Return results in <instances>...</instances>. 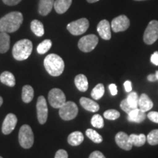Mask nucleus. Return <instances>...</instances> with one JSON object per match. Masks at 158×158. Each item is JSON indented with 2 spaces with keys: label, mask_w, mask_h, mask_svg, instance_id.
I'll return each instance as SVG.
<instances>
[{
  "label": "nucleus",
  "mask_w": 158,
  "mask_h": 158,
  "mask_svg": "<svg viewBox=\"0 0 158 158\" xmlns=\"http://www.w3.org/2000/svg\"><path fill=\"white\" fill-rule=\"evenodd\" d=\"M23 15L20 12H11L0 19V32H15L23 23Z\"/></svg>",
  "instance_id": "obj_1"
},
{
  "label": "nucleus",
  "mask_w": 158,
  "mask_h": 158,
  "mask_svg": "<svg viewBox=\"0 0 158 158\" xmlns=\"http://www.w3.org/2000/svg\"><path fill=\"white\" fill-rule=\"evenodd\" d=\"M44 67L51 76L56 77L60 76L64 71V62L59 55L51 54L45 58Z\"/></svg>",
  "instance_id": "obj_2"
},
{
  "label": "nucleus",
  "mask_w": 158,
  "mask_h": 158,
  "mask_svg": "<svg viewBox=\"0 0 158 158\" xmlns=\"http://www.w3.org/2000/svg\"><path fill=\"white\" fill-rule=\"evenodd\" d=\"M33 45L31 41L27 39L21 40L13 45V56L18 61H23L28 59L32 52Z\"/></svg>",
  "instance_id": "obj_3"
},
{
  "label": "nucleus",
  "mask_w": 158,
  "mask_h": 158,
  "mask_svg": "<svg viewBox=\"0 0 158 158\" xmlns=\"http://www.w3.org/2000/svg\"><path fill=\"white\" fill-rule=\"evenodd\" d=\"M19 143L24 149H29L34 143V134L30 126L23 124L20 128L19 133Z\"/></svg>",
  "instance_id": "obj_4"
},
{
  "label": "nucleus",
  "mask_w": 158,
  "mask_h": 158,
  "mask_svg": "<svg viewBox=\"0 0 158 158\" xmlns=\"http://www.w3.org/2000/svg\"><path fill=\"white\" fill-rule=\"evenodd\" d=\"M78 106L72 101H66L62 107L59 108V116L65 121L73 119L78 115Z\"/></svg>",
  "instance_id": "obj_5"
},
{
  "label": "nucleus",
  "mask_w": 158,
  "mask_h": 158,
  "mask_svg": "<svg viewBox=\"0 0 158 158\" xmlns=\"http://www.w3.org/2000/svg\"><path fill=\"white\" fill-rule=\"evenodd\" d=\"M89 27V21L85 18H83L68 23L67 26V29L70 31V34L78 36L86 32Z\"/></svg>",
  "instance_id": "obj_6"
},
{
  "label": "nucleus",
  "mask_w": 158,
  "mask_h": 158,
  "mask_svg": "<svg viewBox=\"0 0 158 158\" xmlns=\"http://www.w3.org/2000/svg\"><path fill=\"white\" fill-rule=\"evenodd\" d=\"M158 40V21H151L143 34V41L147 45H152Z\"/></svg>",
  "instance_id": "obj_7"
},
{
  "label": "nucleus",
  "mask_w": 158,
  "mask_h": 158,
  "mask_svg": "<svg viewBox=\"0 0 158 158\" xmlns=\"http://www.w3.org/2000/svg\"><path fill=\"white\" fill-rule=\"evenodd\" d=\"M98 37L95 35H88L79 40L78 48L83 52L88 53L93 51L98 43Z\"/></svg>",
  "instance_id": "obj_8"
},
{
  "label": "nucleus",
  "mask_w": 158,
  "mask_h": 158,
  "mask_svg": "<svg viewBox=\"0 0 158 158\" xmlns=\"http://www.w3.org/2000/svg\"><path fill=\"white\" fill-rule=\"evenodd\" d=\"M48 98L49 103L54 108H61L66 102V97L64 92L57 88L52 89L49 92Z\"/></svg>",
  "instance_id": "obj_9"
},
{
  "label": "nucleus",
  "mask_w": 158,
  "mask_h": 158,
  "mask_svg": "<svg viewBox=\"0 0 158 158\" xmlns=\"http://www.w3.org/2000/svg\"><path fill=\"white\" fill-rule=\"evenodd\" d=\"M37 119L40 124H44L48 118V106L45 98L43 96H40L37 102Z\"/></svg>",
  "instance_id": "obj_10"
},
{
  "label": "nucleus",
  "mask_w": 158,
  "mask_h": 158,
  "mask_svg": "<svg viewBox=\"0 0 158 158\" xmlns=\"http://www.w3.org/2000/svg\"><path fill=\"white\" fill-rule=\"evenodd\" d=\"M130 27V20L124 15H121L112 20L111 29L114 32L126 31Z\"/></svg>",
  "instance_id": "obj_11"
},
{
  "label": "nucleus",
  "mask_w": 158,
  "mask_h": 158,
  "mask_svg": "<svg viewBox=\"0 0 158 158\" xmlns=\"http://www.w3.org/2000/svg\"><path fill=\"white\" fill-rule=\"evenodd\" d=\"M18 122L17 116L13 114H8L4 119L2 131L5 135L11 133L15 129Z\"/></svg>",
  "instance_id": "obj_12"
},
{
  "label": "nucleus",
  "mask_w": 158,
  "mask_h": 158,
  "mask_svg": "<svg viewBox=\"0 0 158 158\" xmlns=\"http://www.w3.org/2000/svg\"><path fill=\"white\" fill-rule=\"evenodd\" d=\"M115 141L117 145L121 149L130 151L133 147V143L130 141V136L124 132H118L115 136Z\"/></svg>",
  "instance_id": "obj_13"
},
{
  "label": "nucleus",
  "mask_w": 158,
  "mask_h": 158,
  "mask_svg": "<svg viewBox=\"0 0 158 158\" xmlns=\"http://www.w3.org/2000/svg\"><path fill=\"white\" fill-rule=\"evenodd\" d=\"M97 30L102 39L108 40L111 38L110 24L107 20H102L101 21H100L97 27Z\"/></svg>",
  "instance_id": "obj_14"
},
{
  "label": "nucleus",
  "mask_w": 158,
  "mask_h": 158,
  "mask_svg": "<svg viewBox=\"0 0 158 158\" xmlns=\"http://www.w3.org/2000/svg\"><path fill=\"white\" fill-rule=\"evenodd\" d=\"M128 114L127 119L128 121L131 122H135V123H141L143 122L146 118L145 112L142 111L139 108H133L130 111Z\"/></svg>",
  "instance_id": "obj_15"
},
{
  "label": "nucleus",
  "mask_w": 158,
  "mask_h": 158,
  "mask_svg": "<svg viewBox=\"0 0 158 158\" xmlns=\"http://www.w3.org/2000/svg\"><path fill=\"white\" fill-rule=\"evenodd\" d=\"M153 106L154 103L152 100L150 99L149 97L144 93L142 94L138 100V108L146 113L147 111L151 110L153 108Z\"/></svg>",
  "instance_id": "obj_16"
},
{
  "label": "nucleus",
  "mask_w": 158,
  "mask_h": 158,
  "mask_svg": "<svg viewBox=\"0 0 158 158\" xmlns=\"http://www.w3.org/2000/svg\"><path fill=\"white\" fill-rule=\"evenodd\" d=\"M54 0H40L38 5V12L41 15L45 16L52 10L54 5Z\"/></svg>",
  "instance_id": "obj_17"
},
{
  "label": "nucleus",
  "mask_w": 158,
  "mask_h": 158,
  "mask_svg": "<svg viewBox=\"0 0 158 158\" xmlns=\"http://www.w3.org/2000/svg\"><path fill=\"white\" fill-rule=\"evenodd\" d=\"M80 104L85 110L90 112H97L100 109V106L95 101L84 97L80 99Z\"/></svg>",
  "instance_id": "obj_18"
},
{
  "label": "nucleus",
  "mask_w": 158,
  "mask_h": 158,
  "mask_svg": "<svg viewBox=\"0 0 158 158\" xmlns=\"http://www.w3.org/2000/svg\"><path fill=\"white\" fill-rule=\"evenodd\" d=\"M72 0H55L54 7L59 14H63L70 8Z\"/></svg>",
  "instance_id": "obj_19"
},
{
  "label": "nucleus",
  "mask_w": 158,
  "mask_h": 158,
  "mask_svg": "<svg viewBox=\"0 0 158 158\" xmlns=\"http://www.w3.org/2000/svg\"><path fill=\"white\" fill-rule=\"evenodd\" d=\"M84 136L81 132L76 131L70 133L68 135V141L70 145L73 146V147H76V146L80 145L84 141Z\"/></svg>",
  "instance_id": "obj_20"
},
{
  "label": "nucleus",
  "mask_w": 158,
  "mask_h": 158,
  "mask_svg": "<svg viewBox=\"0 0 158 158\" xmlns=\"http://www.w3.org/2000/svg\"><path fill=\"white\" fill-rule=\"evenodd\" d=\"M75 84L81 92H86L88 89L89 83L87 78L84 74H79L75 78Z\"/></svg>",
  "instance_id": "obj_21"
},
{
  "label": "nucleus",
  "mask_w": 158,
  "mask_h": 158,
  "mask_svg": "<svg viewBox=\"0 0 158 158\" xmlns=\"http://www.w3.org/2000/svg\"><path fill=\"white\" fill-rule=\"evenodd\" d=\"M10 45V37L7 32H0V54L7 52Z\"/></svg>",
  "instance_id": "obj_22"
},
{
  "label": "nucleus",
  "mask_w": 158,
  "mask_h": 158,
  "mask_svg": "<svg viewBox=\"0 0 158 158\" xmlns=\"http://www.w3.org/2000/svg\"><path fill=\"white\" fill-rule=\"evenodd\" d=\"M0 81L10 87H13L15 85V76L9 71H5L0 75Z\"/></svg>",
  "instance_id": "obj_23"
},
{
  "label": "nucleus",
  "mask_w": 158,
  "mask_h": 158,
  "mask_svg": "<svg viewBox=\"0 0 158 158\" xmlns=\"http://www.w3.org/2000/svg\"><path fill=\"white\" fill-rule=\"evenodd\" d=\"M31 30L37 37H42L45 33L44 26L38 20H33L31 22Z\"/></svg>",
  "instance_id": "obj_24"
},
{
  "label": "nucleus",
  "mask_w": 158,
  "mask_h": 158,
  "mask_svg": "<svg viewBox=\"0 0 158 158\" xmlns=\"http://www.w3.org/2000/svg\"><path fill=\"white\" fill-rule=\"evenodd\" d=\"M34 98V89L29 85H25L22 88V100L26 103H29Z\"/></svg>",
  "instance_id": "obj_25"
},
{
  "label": "nucleus",
  "mask_w": 158,
  "mask_h": 158,
  "mask_svg": "<svg viewBox=\"0 0 158 158\" xmlns=\"http://www.w3.org/2000/svg\"><path fill=\"white\" fill-rule=\"evenodd\" d=\"M129 136L132 143H133V145L135 146V147H142V146L144 145V143H146V141H147V136L143 133L139 134V135L131 134V135Z\"/></svg>",
  "instance_id": "obj_26"
},
{
  "label": "nucleus",
  "mask_w": 158,
  "mask_h": 158,
  "mask_svg": "<svg viewBox=\"0 0 158 158\" xmlns=\"http://www.w3.org/2000/svg\"><path fill=\"white\" fill-rule=\"evenodd\" d=\"M105 93V87L102 84H98L91 92V96L94 100H100Z\"/></svg>",
  "instance_id": "obj_27"
},
{
  "label": "nucleus",
  "mask_w": 158,
  "mask_h": 158,
  "mask_svg": "<svg viewBox=\"0 0 158 158\" xmlns=\"http://www.w3.org/2000/svg\"><path fill=\"white\" fill-rule=\"evenodd\" d=\"M52 46V42L51 40H45L42 43L38 45L37 48V51L39 54H45L50 50Z\"/></svg>",
  "instance_id": "obj_28"
},
{
  "label": "nucleus",
  "mask_w": 158,
  "mask_h": 158,
  "mask_svg": "<svg viewBox=\"0 0 158 158\" xmlns=\"http://www.w3.org/2000/svg\"><path fill=\"white\" fill-rule=\"evenodd\" d=\"M86 135L87 137L92 140L94 143H100L102 141V137L98 132L92 129H87L86 130Z\"/></svg>",
  "instance_id": "obj_29"
},
{
  "label": "nucleus",
  "mask_w": 158,
  "mask_h": 158,
  "mask_svg": "<svg viewBox=\"0 0 158 158\" xmlns=\"http://www.w3.org/2000/svg\"><path fill=\"white\" fill-rule=\"evenodd\" d=\"M127 99L128 103L131 108H138V100H139V97L137 92H130L129 93V95L127 96Z\"/></svg>",
  "instance_id": "obj_30"
},
{
  "label": "nucleus",
  "mask_w": 158,
  "mask_h": 158,
  "mask_svg": "<svg viewBox=\"0 0 158 158\" xmlns=\"http://www.w3.org/2000/svg\"><path fill=\"white\" fill-rule=\"evenodd\" d=\"M91 124L94 127L101 129L104 127V120L100 114H94L91 119Z\"/></svg>",
  "instance_id": "obj_31"
},
{
  "label": "nucleus",
  "mask_w": 158,
  "mask_h": 158,
  "mask_svg": "<svg viewBox=\"0 0 158 158\" xmlns=\"http://www.w3.org/2000/svg\"><path fill=\"white\" fill-rule=\"evenodd\" d=\"M147 141L152 146L158 144V129L152 130L147 136Z\"/></svg>",
  "instance_id": "obj_32"
},
{
  "label": "nucleus",
  "mask_w": 158,
  "mask_h": 158,
  "mask_svg": "<svg viewBox=\"0 0 158 158\" xmlns=\"http://www.w3.org/2000/svg\"><path fill=\"white\" fill-rule=\"evenodd\" d=\"M103 116L105 118L108 120H115L116 118H119L120 113L116 110L109 109L104 112Z\"/></svg>",
  "instance_id": "obj_33"
},
{
  "label": "nucleus",
  "mask_w": 158,
  "mask_h": 158,
  "mask_svg": "<svg viewBox=\"0 0 158 158\" xmlns=\"http://www.w3.org/2000/svg\"><path fill=\"white\" fill-rule=\"evenodd\" d=\"M120 108L127 114H129L130 110L133 109V108H131V106L129 105V103H128L127 99H124V100H123L121 102V103H120Z\"/></svg>",
  "instance_id": "obj_34"
},
{
  "label": "nucleus",
  "mask_w": 158,
  "mask_h": 158,
  "mask_svg": "<svg viewBox=\"0 0 158 158\" xmlns=\"http://www.w3.org/2000/svg\"><path fill=\"white\" fill-rule=\"evenodd\" d=\"M147 117L150 121L158 123V112L157 111H151L147 114Z\"/></svg>",
  "instance_id": "obj_35"
},
{
  "label": "nucleus",
  "mask_w": 158,
  "mask_h": 158,
  "mask_svg": "<svg viewBox=\"0 0 158 158\" xmlns=\"http://www.w3.org/2000/svg\"><path fill=\"white\" fill-rule=\"evenodd\" d=\"M54 158H68V154L64 149H59L56 152Z\"/></svg>",
  "instance_id": "obj_36"
},
{
  "label": "nucleus",
  "mask_w": 158,
  "mask_h": 158,
  "mask_svg": "<svg viewBox=\"0 0 158 158\" xmlns=\"http://www.w3.org/2000/svg\"><path fill=\"white\" fill-rule=\"evenodd\" d=\"M89 158H106L103 154L100 151H94L92 153H91Z\"/></svg>",
  "instance_id": "obj_37"
},
{
  "label": "nucleus",
  "mask_w": 158,
  "mask_h": 158,
  "mask_svg": "<svg viewBox=\"0 0 158 158\" xmlns=\"http://www.w3.org/2000/svg\"><path fill=\"white\" fill-rule=\"evenodd\" d=\"M108 89H109V91L110 94H111V95L115 96L117 94L118 90H117V86H116V84H110L109 86H108Z\"/></svg>",
  "instance_id": "obj_38"
},
{
  "label": "nucleus",
  "mask_w": 158,
  "mask_h": 158,
  "mask_svg": "<svg viewBox=\"0 0 158 158\" xmlns=\"http://www.w3.org/2000/svg\"><path fill=\"white\" fill-rule=\"evenodd\" d=\"M151 62L156 66H158V51H155L152 54Z\"/></svg>",
  "instance_id": "obj_39"
},
{
  "label": "nucleus",
  "mask_w": 158,
  "mask_h": 158,
  "mask_svg": "<svg viewBox=\"0 0 158 158\" xmlns=\"http://www.w3.org/2000/svg\"><path fill=\"white\" fill-rule=\"evenodd\" d=\"M2 1L5 5H9V6H13V5H16L19 2H21V0H2Z\"/></svg>",
  "instance_id": "obj_40"
},
{
  "label": "nucleus",
  "mask_w": 158,
  "mask_h": 158,
  "mask_svg": "<svg viewBox=\"0 0 158 158\" xmlns=\"http://www.w3.org/2000/svg\"><path fill=\"white\" fill-rule=\"evenodd\" d=\"M124 89H125V91L128 93H130V92H132V83L130 81H126L124 83Z\"/></svg>",
  "instance_id": "obj_41"
},
{
  "label": "nucleus",
  "mask_w": 158,
  "mask_h": 158,
  "mask_svg": "<svg viewBox=\"0 0 158 158\" xmlns=\"http://www.w3.org/2000/svg\"><path fill=\"white\" fill-rule=\"evenodd\" d=\"M147 79L148 81H149L154 82L157 80V77H156L155 74H150L147 76Z\"/></svg>",
  "instance_id": "obj_42"
},
{
  "label": "nucleus",
  "mask_w": 158,
  "mask_h": 158,
  "mask_svg": "<svg viewBox=\"0 0 158 158\" xmlns=\"http://www.w3.org/2000/svg\"><path fill=\"white\" fill-rule=\"evenodd\" d=\"M86 1H87L89 3H94V2H98L99 0H86Z\"/></svg>",
  "instance_id": "obj_43"
},
{
  "label": "nucleus",
  "mask_w": 158,
  "mask_h": 158,
  "mask_svg": "<svg viewBox=\"0 0 158 158\" xmlns=\"http://www.w3.org/2000/svg\"><path fill=\"white\" fill-rule=\"evenodd\" d=\"M2 103H3V99H2V97H0V106L2 105Z\"/></svg>",
  "instance_id": "obj_44"
},
{
  "label": "nucleus",
  "mask_w": 158,
  "mask_h": 158,
  "mask_svg": "<svg viewBox=\"0 0 158 158\" xmlns=\"http://www.w3.org/2000/svg\"><path fill=\"white\" fill-rule=\"evenodd\" d=\"M155 75H156V77H157V80H158V70L156 71Z\"/></svg>",
  "instance_id": "obj_45"
},
{
  "label": "nucleus",
  "mask_w": 158,
  "mask_h": 158,
  "mask_svg": "<svg viewBox=\"0 0 158 158\" xmlns=\"http://www.w3.org/2000/svg\"><path fill=\"white\" fill-rule=\"evenodd\" d=\"M135 1H145V0H135Z\"/></svg>",
  "instance_id": "obj_46"
},
{
  "label": "nucleus",
  "mask_w": 158,
  "mask_h": 158,
  "mask_svg": "<svg viewBox=\"0 0 158 158\" xmlns=\"http://www.w3.org/2000/svg\"><path fill=\"white\" fill-rule=\"evenodd\" d=\"M0 158H3V157H1V156H0Z\"/></svg>",
  "instance_id": "obj_47"
}]
</instances>
